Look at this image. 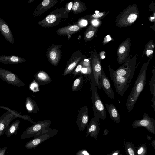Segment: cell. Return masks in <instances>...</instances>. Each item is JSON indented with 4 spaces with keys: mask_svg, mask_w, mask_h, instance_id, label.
Segmentation results:
<instances>
[{
    "mask_svg": "<svg viewBox=\"0 0 155 155\" xmlns=\"http://www.w3.org/2000/svg\"><path fill=\"white\" fill-rule=\"evenodd\" d=\"M155 122L153 118L149 117L147 113H144L143 118L134 121L133 123L132 126L133 127L143 126L151 130L154 127Z\"/></svg>",
    "mask_w": 155,
    "mask_h": 155,
    "instance_id": "16",
    "label": "cell"
},
{
    "mask_svg": "<svg viewBox=\"0 0 155 155\" xmlns=\"http://www.w3.org/2000/svg\"><path fill=\"white\" fill-rule=\"evenodd\" d=\"M8 147L5 146L0 148V155H5Z\"/></svg>",
    "mask_w": 155,
    "mask_h": 155,
    "instance_id": "38",
    "label": "cell"
},
{
    "mask_svg": "<svg viewBox=\"0 0 155 155\" xmlns=\"http://www.w3.org/2000/svg\"><path fill=\"white\" fill-rule=\"evenodd\" d=\"M36 81L39 85H44L49 84L52 81L51 79L45 71H39L34 75Z\"/></svg>",
    "mask_w": 155,
    "mask_h": 155,
    "instance_id": "20",
    "label": "cell"
},
{
    "mask_svg": "<svg viewBox=\"0 0 155 155\" xmlns=\"http://www.w3.org/2000/svg\"><path fill=\"white\" fill-rule=\"evenodd\" d=\"M84 59L81 60L78 64L76 68L71 73L74 76L80 74L81 71L83 66Z\"/></svg>",
    "mask_w": 155,
    "mask_h": 155,
    "instance_id": "32",
    "label": "cell"
},
{
    "mask_svg": "<svg viewBox=\"0 0 155 155\" xmlns=\"http://www.w3.org/2000/svg\"><path fill=\"white\" fill-rule=\"evenodd\" d=\"M101 88H102L111 99H114L115 95L110 81L105 74L103 69L101 72Z\"/></svg>",
    "mask_w": 155,
    "mask_h": 155,
    "instance_id": "17",
    "label": "cell"
},
{
    "mask_svg": "<svg viewBox=\"0 0 155 155\" xmlns=\"http://www.w3.org/2000/svg\"><path fill=\"white\" fill-rule=\"evenodd\" d=\"M84 56L79 51H75L67 62L64 71L63 76L71 73L79 63L84 59Z\"/></svg>",
    "mask_w": 155,
    "mask_h": 155,
    "instance_id": "12",
    "label": "cell"
},
{
    "mask_svg": "<svg viewBox=\"0 0 155 155\" xmlns=\"http://www.w3.org/2000/svg\"><path fill=\"white\" fill-rule=\"evenodd\" d=\"M78 23L80 26H85L87 25V21L85 20L82 19L78 22Z\"/></svg>",
    "mask_w": 155,
    "mask_h": 155,
    "instance_id": "37",
    "label": "cell"
},
{
    "mask_svg": "<svg viewBox=\"0 0 155 155\" xmlns=\"http://www.w3.org/2000/svg\"><path fill=\"white\" fill-rule=\"evenodd\" d=\"M29 88L33 92H37L39 91V85L35 80H33L31 83Z\"/></svg>",
    "mask_w": 155,
    "mask_h": 155,
    "instance_id": "33",
    "label": "cell"
},
{
    "mask_svg": "<svg viewBox=\"0 0 155 155\" xmlns=\"http://www.w3.org/2000/svg\"><path fill=\"white\" fill-rule=\"evenodd\" d=\"M83 82V77L81 75L73 82L72 85L71 90L73 92L78 91L82 86Z\"/></svg>",
    "mask_w": 155,
    "mask_h": 155,
    "instance_id": "30",
    "label": "cell"
},
{
    "mask_svg": "<svg viewBox=\"0 0 155 155\" xmlns=\"http://www.w3.org/2000/svg\"><path fill=\"white\" fill-rule=\"evenodd\" d=\"M20 117L34 124L30 117L26 115L21 116L15 111L8 110L0 117V137L5 133L11 122L17 117Z\"/></svg>",
    "mask_w": 155,
    "mask_h": 155,
    "instance_id": "6",
    "label": "cell"
},
{
    "mask_svg": "<svg viewBox=\"0 0 155 155\" xmlns=\"http://www.w3.org/2000/svg\"><path fill=\"white\" fill-rule=\"evenodd\" d=\"M65 8L56 9L52 12L45 18L38 22V24L44 28L53 27L58 25L68 15Z\"/></svg>",
    "mask_w": 155,
    "mask_h": 155,
    "instance_id": "5",
    "label": "cell"
},
{
    "mask_svg": "<svg viewBox=\"0 0 155 155\" xmlns=\"http://www.w3.org/2000/svg\"><path fill=\"white\" fill-rule=\"evenodd\" d=\"M0 78L7 84L14 86L19 87L25 85L16 74L8 70L1 68Z\"/></svg>",
    "mask_w": 155,
    "mask_h": 155,
    "instance_id": "11",
    "label": "cell"
},
{
    "mask_svg": "<svg viewBox=\"0 0 155 155\" xmlns=\"http://www.w3.org/2000/svg\"><path fill=\"white\" fill-rule=\"evenodd\" d=\"M128 151L130 155H134V151L131 148H128Z\"/></svg>",
    "mask_w": 155,
    "mask_h": 155,
    "instance_id": "39",
    "label": "cell"
},
{
    "mask_svg": "<svg viewBox=\"0 0 155 155\" xmlns=\"http://www.w3.org/2000/svg\"><path fill=\"white\" fill-rule=\"evenodd\" d=\"M86 9V6L81 1L77 0L74 1L72 8V10L73 13H80L84 11Z\"/></svg>",
    "mask_w": 155,
    "mask_h": 155,
    "instance_id": "27",
    "label": "cell"
},
{
    "mask_svg": "<svg viewBox=\"0 0 155 155\" xmlns=\"http://www.w3.org/2000/svg\"><path fill=\"white\" fill-rule=\"evenodd\" d=\"M138 14V10L136 5L128 7L119 15L116 24L119 27L130 25L136 20Z\"/></svg>",
    "mask_w": 155,
    "mask_h": 155,
    "instance_id": "3",
    "label": "cell"
},
{
    "mask_svg": "<svg viewBox=\"0 0 155 155\" xmlns=\"http://www.w3.org/2000/svg\"><path fill=\"white\" fill-rule=\"evenodd\" d=\"M98 121L97 119L94 117L91 119L90 122L87 124L86 137H88L90 134H92L97 129Z\"/></svg>",
    "mask_w": 155,
    "mask_h": 155,
    "instance_id": "28",
    "label": "cell"
},
{
    "mask_svg": "<svg viewBox=\"0 0 155 155\" xmlns=\"http://www.w3.org/2000/svg\"><path fill=\"white\" fill-rule=\"evenodd\" d=\"M143 147H141L138 151V154H141L143 151Z\"/></svg>",
    "mask_w": 155,
    "mask_h": 155,
    "instance_id": "40",
    "label": "cell"
},
{
    "mask_svg": "<svg viewBox=\"0 0 155 155\" xmlns=\"http://www.w3.org/2000/svg\"><path fill=\"white\" fill-rule=\"evenodd\" d=\"M73 5V3L72 2H71L69 3H68L66 5V7L65 8V10L67 12H69V11L72 8Z\"/></svg>",
    "mask_w": 155,
    "mask_h": 155,
    "instance_id": "35",
    "label": "cell"
},
{
    "mask_svg": "<svg viewBox=\"0 0 155 155\" xmlns=\"http://www.w3.org/2000/svg\"><path fill=\"white\" fill-rule=\"evenodd\" d=\"M58 130L51 129L49 130L41 133L26 143L25 147L28 149L35 148L37 147L51 137L58 134Z\"/></svg>",
    "mask_w": 155,
    "mask_h": 155,
    "instance_id": "10",
    "label": "cell"
},
{
    "mask_svg": "<svg viewBox=\"0 0 155 155\" xmlns=\"http://www.w3.org/2000/svg\"><path fill=\"white\" fill-rule=\"evenodd\" d=\"M58 0H44L36 8L32 15L35 17L41 15L43 13L52 7Z\"/></svg>",
    "mask_w": 155,
    "mask_h": 155,
    "instance_id": "18",
    "label": "cell"
},
{
    "mask_svg": "<svg viewBox=\"0 0 155 155\" xmlns=\"http://www.w3.org/2000/svg\"><path fill=\"white\" fill-rule=\"evenodd\" d=\"M108 67L110 77L113 81L116 91L120 95L122 96L129 87L132 80L116 74L110 65H108Z\"/></svg>",
    "mask_w": 155,
    "mask_h": 155,
    "instance_id": "7",
    "label": "cell"
},
{
    "mask_svg": "<svg viewBox=\"0 0 155 155\" xmlns=\"http://www.w3.org/2000/svg\"><path fill=\"white\" fill-rule=\"evenodd\" d=\"M104 15V13L101 12L97 14H94L92 15L90 18H97L103 16Z\"/></svg>",
    "mask_w": 155,
    "mask_h": 155,
    "instance_id": "36",
    "label": "cell"
},
{
    "mask_svg": "<svg viewBox=\"0 0 155 155\" xmlns=\"http://www.w3.org/2000/svg\"><path fill=\"white\" fill-rule=\"evenodd\" d=\"M136 63L135 57L131 58L130 56H129L122 65L116 70L113 69V71L117 75L124 77L132 80L134 75Z\"/></svg>",
    "mask_w": 155,
    "mask_h": 155,
    "instance_id": "8",
    "label": "cell"
},
{
    "mask_svg": "<svg viewBox=\"0 0 155 155\" xmlns=\"http://www.w3.org/2000/svg\"><path fill=\"white\" fill-rule=\"evenodd\" d=\"M25 107L26 110L30 113H36L39 111L37 103L28 97L26 98Z\"/></svg>",
    "mask_w": 155,
    "mask_h": 155,
    "instance_id": "24",
    "label": "cell"
},
{
    "mask_svg": "<svg viewBox=\"0 0 155 155\" xmlns=\"http://www.w3.org/2000/svg\"><path fill=\"white\" fill-rule=\"evenodd\" d=\"M51 124V122L50 120L35 122L24 131L20 138L24 139L34 137L42 133L48 131L51 129L50 127Z\"/></svg>",
    "mask_w": 155,
    "mask_h": 155,
    "instance_id": "4",
    "label": "cell"
},
{
    "mask_svg": "<svg viewBox=\"0 0 155 155\" xmlns=\"http://www.w3.org/2000/svg\"><path fill=\"white\" fill-rule=\"evenodd\" d=\"M131 41L128 38L124 41L119 46L117 51L118 63L122 64L128 57L131 47Z\"/></svg>",
    "mask_w": 155,
    "mask_h": 155,
    "instance_id": "13",
    "label": "cell"
},
{
    "mask_svg": "<svg viewBox=\"0 0 155 155\" xmlns=\"http://www.w3.org/2000/svg\"><path fill=\"white\" fill-rule=\"evenodd\" d=\"M19 120H16L9 126L6 130L5 134L7 137H10L13 135H17V131L20 128Z\"/></svg>",
    "mask_w": 155,
    "mask_h": 155,
    "instance_id": "25",
    "label": "cell"
},
{
    "mask_svg": "<svg viewBox=\"0 0 155 155\" xmlns=\"http://www.w3.org/2000/svg\"><path fill=\"white\" fill-rule=\"evenodd\" d=\"M76 155H90L88 152L84 149H81L78 151L76 153Z\"/></svg>",
    "mask_w": 155,
    "mask_h": 155,
    "instance_id": "34",
    "label": "cell"
},
{
    "mask_svg": "<svg viewBox=\"0 0 155 155\" xmlns=\"http://www.w3.org/2000/svg\"><path fill=\"white\" fill-rule=\"evenodd\" d=\"M25 59L15 55H0V62L4 64H17L24 62Z\"/></svg>",
    "mask_w": 155,
    "mask_h": 155,
    "instance_id": "21",
    "label": "cell"
},
{
    "mask_svg": "<svg viewBox=\"0 0 155 155\" xmlns=\"http://www.w3.org/2000/svg\"><path fill=\"white\" fill-rule=\"evenodd\" d=\"M89 120L88 108L86 105L82 107L79 111L76 123L80 130L82 131L87 126Z\"/></svg>",
    "mask_w": 155,
    "mask_h": 155,
    "instance_id": "15",
    "label": "cell"
},
{
    "mask_svg": "<svg viewBox=\"0 0 155 155\" xmlns=\"http://www.w3.org/2000/svg\"><path fill=\"white\" fill-rule=\"evenodd\" d=\"M118 153H116L114 154H113L112 155H118Z\"/></svg>",
    "mask_w": 155,
    "mask_h": 155,
    "instance_id": "41",
    "label": "cell"
},
{
    "mask_svg": "<svg viewBox=\"0 0 155 155\" xmlns=\"http://www.w3.org/2000/svg\"><path fill=\"white\" fill-rule=\"evenodd\" d=\"M46 54L49 62L53 65L57 66L62 56V52L59 46H51L48 49Z\"/></svg>",
    "mask_w": 155,
    "mask_h": 155,
    "instance_id": "14",
    "label": "cell"
},
{
    "mask_svg": "<svg viewBox=\"0 0 155 155\" xmlns=\"http://www.w3.org/2000/svg\"><path fill=\"white\" fill-rule=\"evenodd\" d=\"M0 31L4 38L9 42L13 44L14 39L10 28L6 22L0 18Z\"/></svg>",
    "mask_w": 155,
    "mask_h": 155,
    "instance_id": "19",
    "label": "cell"
},
{
    "mask_svg": "<svg viewBox=\"0 0 155 155\" xmlns=\"http://www.w3.org/2000/svg\"><path fill=\"white\" fill-rule=\"evenodd\" d=\"M80 29V27L77 25H71L59 28L56 31V32L59 35H68L75 33Z\"/></svg>",
    "mask_w": 155,
    "mask_h": 155,
    "instance_id": "22",
    "label": "cell"
},
{
    "mask_svg": "<svg viewBox=\"0 0 155 155\" xmlns=\"http://www.w3.org/2000/svg\"><path fill=\"white\" fill-rule=\"evenodd\" d=\"M97 29V26L91 25L89 26L85 31L84 39L86 41L91 40L94 35Z\"/></svg>",
    "mask_w": 155,
    "mask_h": 155,
    "instance_id": "29",
    "label": "cell"
},
{
    "mask_svg": "<svg viewBox=\"0 0 155 155\" xmlns=\"http://www.w3.org/2000/svg\"><path fill=\"white\" fill-rule=\"evenodd\" d=\"M150 60L145 63L141 68L126 103L128 112L133 110L139 97L143 91L146 82V73Z\"/></svg>",
    "mask_w": 155,
    "mask_h": 155,
    "instance_id": "1",
    "label": "cell"
},
{
    "mask_svg": "<svg viewBox=\"0 0 155 155\" xmlns=\"http://www.w3.org/2000/svg\"><path fill=\"white\" fill-rule=\"evenodd\" d=\"M91 60L92 79L96 87L101 89V72L103 69L97 55L94 53Z\"/></svg>",
    "mask_w": 155,
    "mask_h": 155,
    "instance_id": "9",
    "label": "cell"
},
{
    "mask_svg": "<svg viewBox=\"0 0 155 155\" xmlns=\"http://www.w3.org/2000/svg\"><path fill=\"white\" fill-rule=\"evenodd\" d=\"M152 76L150 82V90L152 95L153 98L151 99L152 103V107L153 110L155 112V71L154 68L152 70Z\"/></svg>",
    "mask_w": 155,
    "mask_h": 155,
    "instance_id": "26",
    "label": "cell"
},
{
    "mask_svg": "<svg viewBox=\"0 0 155 155\" xmlns=\"http://www.w3.org/2000/svg\"><path fill=\"white\" fill-rule=\"evenodd\" d=\"M153 42L152 41H150L147 45L146 54L147 56L151 55L153 53L154 45Z\"/></svg>",
    "mask_w": 155,
    "mask_h": 155,
    "instance_id": "31",
    "label": "cell"
},
{
    "mask_svg": "<svg viewBox=\"0 0 155 155\" xmlns=\"http://www.w3.org/2000/svg\"><path fill=\"white\" fill-rule=\"evenodd\" d=\"M105 105L111 119L116 122H119L120 120V114L115 106L112 103L110 104L106 103Z\"/></svg>",
    "mask_w": 155,
    "mask_h": 155,
    "instance_id": "23",
    "label": "cell"
},
{
    "mask_svg": "<svg viewBox=\"0 0 155 155\" xmlns=\"http://www.w3.org/2000/svg\"><path fill=\"white\" fill-rule=\"evenodd\" d=\"M91 82L92 108L94 117L98 120L100 119L104 120L106 116V109L100 98L97 91V87L92 78Z\"/></svg>",
    "mask_w": 155,
    "mask_h": 155,
    "instance_id": "2",
    "label": "cell"
}]
</instances>
